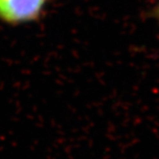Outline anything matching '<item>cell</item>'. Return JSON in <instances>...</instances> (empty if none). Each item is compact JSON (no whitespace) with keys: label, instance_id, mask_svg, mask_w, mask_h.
Returning a JSON list of instances; mask_svg holds the SVG:
<instances>
[{"label":"cell","instance_id":"1","mask_svg":"<svg viewBox=\"0 0 159 159\" xmlns=\"http://www.w3.org/2000/svg\"><path fill=\"white\" fill-rule=\"evenodd\" d=\"M51 0H0V22L21 26L39 21Z\"/></svg>","mask_w":159,"mask_h":159},{"label":"cell","instance_id":"2","mask_svg":"<svg viewBox=\"0 0 159 159\" xmlns=\"http://www.w3.org/2000/svg\"><path fill=\"white\" fill-rule=\"evenodd\" d=\"M156 17H157V19L159 20V4H158V6H157V8H156Z\"/></svg>","mask_w":159,"mask_h":159}]
</instances>
